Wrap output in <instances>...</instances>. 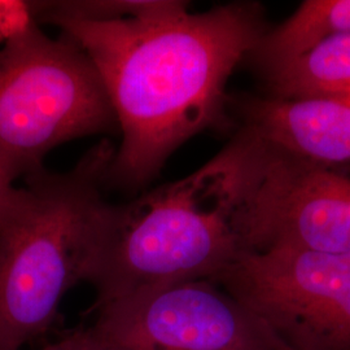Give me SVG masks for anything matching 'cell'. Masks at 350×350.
I'll use <instances>...</instances> for the list:
<instances>
[{"label": "cell", "mask_w": 350, "mask_h": 350, "mask_svg": "<svg viewBox=\"0 0 350 350\" xmlns=\"http://www.w3.org/2000/svg\"><path fill=\"white\" fill-rule=\"evenodd\" d=\"M86 52L121 130L108 182L138 187L179 146L221 120L226 86L265 33L257 5L57 25Z\"/></svg>", "instance_id": "6da1fadb"}, {"label": "cell", "mask_w": 350, "mask_h": 350, "mask_svg": "<svg viewBox=\"0 0 350 350\" xmlns=\"http://www.w3.org/2000/svg\"><path fill=\"white\" fill-rule=\"evenodd\" d=\"M241 129L200 169L125 204H108L104 239L88 283L95 309L127 295L214 280L235 262L241 226L265 159Z\"/></svg>", "instance_id": "7a4b0ae2"}, {"label": "cell", "mask_w": 350, "mask_h": 350, "mask_svg": "<svg viewBox=\"0 0 350 350\" xmlns=\"http://www.w3.org/2000/svg\"><path fill=\"white\" fill-rule=\"evenodd\" d=\"M116 150L96 144L68 172L42 169L14 188L0 218V347L20 350L88 282L104 239L103 186Z\"/></svg>", "instance_id": "3957f363"}, {"label": "cell", "mask_w": 350, "mask_h": 350, "mask_svg": "<svg viewBox=\"0 0 350 350\" xmlns=\"http://www.w3.org/2000/svg\"><path fill=\"white\" fill-rule=\"evenodd\" d=\"M116 122L100 77L72 38L37 23L0 51V167L13 182L44 169V157Z\"/></svg>", "instance_id": "277c9868"}, {"label": "cell", "mask_w": 350, "mask_h": 350, "mask_svg": "<svg viewBox=\"0 0 350 350\" xmlns=\"http://www.w3.org/2000/svg\"><path fill=\"white\" fill-rule=\"evenodd\" d=\"M278 350H350V254L244 252L214 280Z\"/></svg>", "instance_id": "5b68a950"}, {"label": "cell", "mask_w": 350, "mask_h": 350, "mask_svg": "<svg viewBox=\"0 0 350 350\" xmlns=\"http://www.w3.org/2000/svg\"><path fill=\"white\" fill-rule=\"evenodd\" d=\"M113 350H278L252 314L213 280L152 288L96 308Z\"/></svg>", "instance_id": "8992f818"}, {"label": "cell", "mask_w": 350, "mask_h": 350, "mask_svg": "<svg viewBox=\"0 0 350 350\" xmlns=\"http://www.w3.org/2000/svg\"><path fill=\"white\" fill-rule=\"evenodd\" d=\"M241 226L245 252L350 254V174L267 146Z\"/></svg>", "instance_id": "52a82bcc"}, {"label": "cell", "mask_w": 350, "mask_h": 350, "mask_svg": "<svg viewBox=\"0 0 350 350\" xmlns=\"http://www.w3.org/2000/svg\"><path fill=\"white\" fill-rule=\"evenodd\" d=\"M244 129L271 150L331 167L350 165V98H253Z\"/></svg>", "instance_id": "ba28073f"}, {"label": "cell", "mask_w": 350, "mask_h": 350, "mask_svg": "<svg viewBox=\"0 0 350 350\" xmlns=\"http://www.w3.org/2000/svg\"><path fill=\"white\" fill-rule=\"evenodd\" d=\"M345 34H350V0H306L282 25L263 33L250 57L265 72Z\"/></svg>", "instance_id": "9c48e42d"}, {"label": "cell", "mask_w": 350, "mask_h": 350, "mask_svg": "<svg viewBox=\"0 0 350 350\" xmlns=\"http://www.w3.org/2000/svg\"><path fill=\"white\" fill-rule=\"evenodd\" d=\"M263 73L270 96L279 99L350 98V34L323 42Z\"/></svg>", "instance_id": "30bf717a"}, {"label": "cell", "mask_w": 350, "mask_h": 350, "mask_svg": "<svg viewBox=\"0 0 350 350\" xmlns=\"http://www.w3.org/2000/svg\"><path fill=\"white\" fill-rule=\"evenodd\" d=\"M36 23L57 25L63 21L107 23L130 18H154L186 7L174 0H59L30 1Z\"/></svg>", "instance_id": "8fae6325"}, {"label": "cell", "mask_w": 350, "mask_h": 350, "mask_svg": "<svg viewBox=\"0 0 350 350\" xmlns=\"http://www.w3.org/2000/svg\"><path fill=\"white\" fill-rule=\"evenodd\" d=\"M34 23L30 1L0 0V43L21 34Z\"/></svg>", "instance_id": "7c38bea8"}, {"label": "cell", "mask_w": 350, "mask_h": 350, "mask_svg": "<svg viewBox=\"0 0 350 350\" xmlns=\"http://www.w3.org/2000/svg\"><path fill=\"white\" fill-rule=\"evenodd\" d=\"M38 350H113L92 327L75 331Z\"/></svg>", "instance_id": "4fadbf2b"}, {"label": "cell", "mask_w": 350, "mask_h": 350, "mask_svg": "<svg viewBox=\"0 0 350 350\" xmlns=\"http://www.w3.org/2000/svg\"><path fill=\"white\" fill-rule=\"evenodd\" d=\"M12 179L8 175L4 173V170L0 167V218L3 213L5 212L8 202L12 198L14 186H13Z\"/></svg>", "instance_id": "5bb4252c"}, {"label": "cell", "mask_w": 350, "mask_h": 350, "mask_svg": "<svg viewBox=\"0 0 350 350\" xmlns=\"http://www.w3.org/2000/svg\"><path fill=\"white\" fill-rule=\"evenodd\" d=\"M0 350H5V349H4V348H3V347H0Z\"/></svg>", "instance_id": "9a60e30c"}]
</instances>
